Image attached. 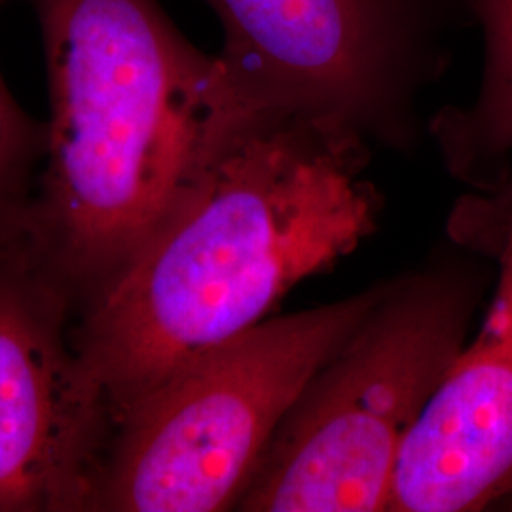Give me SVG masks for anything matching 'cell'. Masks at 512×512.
I'll return each mask as SVG.
<instances>
[{
    "label": "cell",
    "instance_id": "3957f363",
    "mask_svg": "<svg viewBox=\"0 0 512 512\" xmlns=\"http://www.w3.org/2000/svg\"><path fill=\"white\" fill-rule=\"evenodd\" d=\"M495 262L452 238L382 281L361 325L275 431L245 512L387 511L406 440L469 342Z\"/></svg>",
    "mask_w": 512,
    "mask_h": 512
},
{
    "label": "cell",
    "instance_id": "5b68a950",
    "mask_svg": "<svg viewBox=\"0 0 512 512\" xmlns=\"http://www.w3.org/2000/svg\"><path fill=\"white\" fill-rule=\"evenodd\" d=\"M203 2L222 25V61L255 105L414 147L418 97L446 63L448 0Z\"/></svg>",
    "mask_w": 512,
    "mask_h": 512
},
{
    "label": "cell",
    "instance_id": "277c9868",
    "mask_svg": "<svg viewBox=\"0 0 512 512\" xmlns=\"http://www.w3.org/2000/svg\"><path fill=\"white\" fill-rule=\"evenodd\" d=\"M380 289L266 317L131 404L112 425L90 512L236 511L302 389Z\"/></svg>",
    "mask_w": 512,
    "mask_h": 512
},
{
    "label": "cell",
    "instance_id": "7a4b0ae2",
    "mask_svg": "<svg viewBox=\"0 0 512 512\" xmlns=\"http://www.w3.org/2000/svg\"><path fill=\"white\" fill-rule=\"evenodd\" d=\"M50 88L27 251L76 317L126 272L224 141L262 107L160 0H27Z\"/></svg>",
    "mask_w": 512,
    "mask_h": 512
},
{
    "label": "cell",
    "instance_id": "52a82bcc",
    "mask_svg": "<svg viewBox=\"0 0 512 512\" xmlns=\"http://www.w3.org/2000/svg\"><path fill=\"white\" fill-rule=\"evenodd\" d=\"M450 236L494 260V296L406 440L391 512L512 505V173L459 203Z\"/></svg>",
    "mask_w": 512,
    "mask_h": 512
},
{
    "label": "cell",
    "instance_id": "9c48e42d",
    "mask_svg": "<svg viewBox=\"0 0 512 512\" xmlns=\"http://www.w3.org/2000/svg\"><path fill=\"white\" fill-rule=\"evenodd\" d=\"M46 150L48 122L23 109L0 74V256L27 247V222Z\"/></svg>",
    "mask_w": 512,
    "mask_h": 512
},
{
    "label": "cell",
    "instance_id": "8992f818",
    "mask_svg": "<svg viewBox=\"0 0 512 512\" xmlns=\"http://www.w3.org/2000/svg\"><path fill=\"white\" fill-rule=\"evenodd\" d=\"M74 319L27 249L0 256V512H90L114 420Z\"/></svg>",
    "mask_w": 512,
    "mask_h": 512
},
{
    "label": "cell",
    "instance_id": "6da1fadb",
    "mask_svg": "<svg viewBox=\"0 0 512 512\" xmlns=\"http://www.w3.org/2000/svg\"><path fill=\"white\" fill-rule=\"evenodd\" d=\"M370 143L342 124L258 109L224 141L116 283L73 323L112 420L253 329L378 228Z\"/></svg>",
    "mask_w": 512,
    "mask_h": 512
},
{
    "label": "cell",
    "instance_id": "ba28073f",
    "mask_svg": "<svg viewBox=\"0 0 512 512\" xmlns=\"http://www.w3.org/2000/svg\"><path fill=\"white\" fill-rule=\"evenodd\" d=\"M484 37V71L469 107L440 110L429 131L450 173L490 192L512 171V0H471Z\"/></svg>",
    "mask_w": 512,
    "mask_h": 512
}]
</instances>
